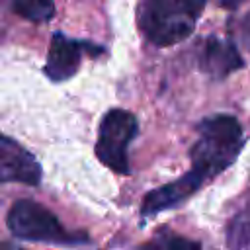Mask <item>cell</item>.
Instances as JSON below:
<instances>
[{
	"label": "cell",
	"instance_id": "3957f363",
	"mask_svg": "<svg viewBox=\"0 0 250 250\" xmlns=\"http://www.w3.org/2000/svg\"><path fill=\"white\" fill-rule=\"evenodd\" d=\"M6 225H8V230L20 240L43 242V244H55V246L90 244V238L86 232L68 230L64 225H61L55 213H51L47 207L31 199L16 201L8 211Z\"/></svg>",
	"mask_w": 250,
	"mask_h": 250
},
{
	"label": "cell",
	"instance_id": "6da1fadb",
	"mask_svg": "<svg viewBox=\"0 0 250 250\" xmlns=\"http://www.w3.org/2000/svg\"><path fill=\"white\" fill-rule=\"evenodd\" d=\"M242 145V127L236 117L225 113L205 117L197 125V139L189 148L191 168L178 180L148 191L141 203V217L148 219L182 205L209 180L227 170L236 160Z\"/></svg>",
	"mask_w": 250,
	"mask_h": 250
},
{
	"label": "cell",
	"instance_id": "52a82bcc",
	"mask_svg": "<svg viewBox=\"0 0 250 250\" xmlns=\"http://www.w3.org/2000/svg\"><path fill=\"white\" fill-rule=\"evenodd\" d=\"M242 66H244L242 55L238 53V47L230 39L209 35L197 47V68L209 78L223 80Z\"/></svg>",
	"mask_w": 250,
	"mask_h": 250
},
{
	"label": "cell",
	"instance_id": "30bf717a",
	"mask_svg": "<svg viewBox=\"0 0 250 250\" xmlns=\"http://www.w3.org/2000/svg\"><path fill=\"white\" fill-rule=\"evenodd\" d=\"M146 246H156V248H164V250H191V248H199V242H193L189 238H184L180 234H160L156 236L152 242H148Z\"/></svg>",
	"mask_w": 250,
	"mask_h": 250
},
{
	"label": "cell",
	"instance_id": "9c48e42d",
	"mask_svg": "<svg viewBox=\"0 0 250 250\" xmlns=\"http://www.w3.org/2000/svg\"><path fill=\"white\" fill-rule=\"evenodd\" d=\"M227 244L230 248H250V203L230 219L227 227Z\"/></svg>",
	"mask_w": 250,
	"mask_h": 250
},
{
	"label": "cell",
	"instance_id": "4fadbf2b",
	"mask_svg": "<svg viewBox=\"0 0 250 250\" xmlns=\"http://www.w3.org/2000/svg\"><path fill=\"white\" fill-rule=\"evenodd\" d=\"M0 248H12V244H8V242H4V240H0Z\"/></svg>",
	"mask_w": 250,
	"mask_h": 250
},
{
	"label": "cell",
	"instance_id": "8fae6325",
	"mask_svg": "<svg viewBox=\"0 0 250 250\" xmlns=\"http://www.w3.org/2000/svg\"><path fill=\"white\" fill-rule=\"evenodd\" d=\"M240 39H242V45L250 51V12L240 21Z\"/></svg>",
	"mask_w": 250,
	"mask_h": 250
},
{
	"label": "cell",
	"instance_id": "ba28073f",
	"mask_svg": "<svg viewBox=\"0 0 250 250\" xmlns=\"http://www.w3.org/2000/svg\"><path fill=\"white\" fill-rule=\"evenodd\" d=\"M12 10L33 23L49 21L55 14V2L53 0H10Z\"/></svg>",
	"mask_w": 250,
	"mask_h": 250
},
{
	"label": "cell",
	"instance_id": "277c9868",
	"mask_svg": "<svg viewBox=\"0 0 250 250\" xmlns=\"http://www.w3.org/2000/svg\"><path fill=\"white\" fill-rule=\"evenodd\" d=\"M139 133L137 117L121 107L109 109L98 127L96 156L98 160L117 174H129V146Z\"/></svg>",
	"mask_w": 250,
	"mask_h": 250
},
{
	"label": "cell",
	"instance_id": "8992f818",
	"mask_svg": "<svg viewBox=\"0 0 250 250\" xmlns=\"http://www.w3.org/2000/svg\"><path fill=\"white\" fill-rule=\"evenodd\" d=\"M41 164L18 141L0 133V184H41Z\"/></svg>",
	"mask_w": 250,
	"mask_h": 250
},
{
	"label": "cell",
	"instance_id": "7a4b0ae2",
	"mask_svg": "<svg viewBox=\"0 0 250 250\" xmlns=\"http://www.w3.org/2000/svg\"><path fill=\"white\" fill-rule=\"evenodd\" d=\"M207 0H141L137 23L156 47H172L191 35Z\"/></svg>",
	"mask_w": 250,
	"mask_h": 250
},
{
	"label": "cell",
	"instance_id": "7c38bea8",
	"mask_svg": "<svg viewBox=\"0 0 250 250\" xmlns=\"http://www.w3.org/2000/svg\"><path fill=\"white\" fill-rule=\"evenodd\" d=\"M217 2H219V6H223L227 10H236L244 0H217Z\"/></svg>",
	"mask_w": 250,
	"mask_h": 250
},
{
	"label": "cell",
	"instance_id": "5b68a950",
	"mask_svg": "<svg viewBox=\"0 0 250 250\" xmlns=\"http://www.w3.org/2000/svg\"><path fill=\"white\" fill-rule=\"evenodd\" d=\"M102 55L105 53L104 45H96L90 41H80L64 35L62 31H55L51 37L49 53H47V62H45V76L51 82H64L72 78L80 66L82 55Z\"/></svg>",
	"mask_w": 250,
	"mask_h": 250
}]
</instances>
